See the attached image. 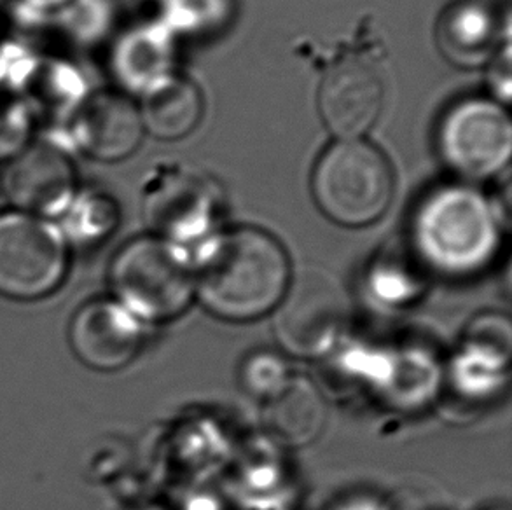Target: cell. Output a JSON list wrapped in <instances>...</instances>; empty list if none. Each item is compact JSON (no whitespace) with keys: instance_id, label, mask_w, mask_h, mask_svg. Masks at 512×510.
Instances as JSON below:
<instances>
[{"instance_id":"cell-1","label":"cell","mask_w":512,"mask_h":510,"mask_svg":"<svg viewBox=\"0 0 512 510\" xmlns=\"http://www.w3.org/2000/svg\"><path fill=\"white\" fill-rule=\"evenodd\" d=\"M196 299L228 322H252L273 313L292 278L282 243L264 229H228L193 252Z\"/></svg>"},{"instance_id":"cell-2","label":"cell","mask_w":512,"mask_h":510,"mask_svg":"<svg viewBox=\"0 0 512 510\" xmlns=\"http://www.w3.org/2000/svg\"><path fill=\"white\" fill-rule=\"evenodd\" d=\"M415 249L429 269L450 278L483 271L499 249V226L486 201L467 189H444L415 219Z\"/></svg>"},{"instance_id":"cell-3","label":"cell","mask_w":512,"mask_h":510,"mask_svg":"<svg viewBox=\"0 0 512 510\" xmlns=\"http://www.w3.org/2000/svg\"><path fill=\"white\" fill-rule=\"evenodd\" d=\"M109 278L116 301L144 324L172 322L196 299L193 255L160 236L121 247Z\"/></svg>"},{"instance_id":"cell-4","label":"cell","mask_w":512,"mask_h":510,"mask_svg":"<svg viewBox=\"0 0 512 510\" xmlns=\"http://www.w3.org/2000/svg\"><path fill=\"white\" fill-rule=\"evenodd\" d=\"M313 198L327 219L345 228H364L387 212L394 173L380 149L364 140H340L315 166Z\"/></svg>"},{"instance_id":"cell-5","label":"cell","mask_w":512,"mask_h":510,"mask_svg":"<svg viewBox=\"0 0 512 510\" xmlns=\"http://www.w3.org/2000/svg\"><path fill=\"white\" fill-rule=\"evenodd\" d=\"M352 303L331 271L305 268L292 273L289 287L273 310L278 345L296 359H326L345 339Z\"/></svg>"},{"instance_id":"cell-6","label":"cell","mask_w":512,"mask_h":510,"mask_svg":"<svg viewBox=\"0 0 512 510\" xmlns=\"http://www.w3.org/2000/svg\"><path fill=\"white\" fill-rule=\"evenodd\" d=\"M67 242L51 221L21 212L0 214V294L37 299L62 283Z\"/></svg>"},{"instance_id":"cell-7","label":"cell","mask_w":512,"mask_h":510,"mask_svg":"<svg viewBox=\"0 0 512 510\" xmlns=\"http://www.w3.org/2000/svg\"><path fill=\"white\" fill-rule=\"evenodd\" d=\"M79 189L74 152L49 135H35L0 172V191L14 210L44 221L60 219Z\"/></svg>"},{"instance_id":"cell-8","label":"cell","mask_w":512,"mask_h":510,"mask_svg":"<svg viewBox=\"0 0 512 510\" xmlns=\"http://www.w3.org/2000/svg\"><path fill=\"white\" fill-rule=\"evenodd\" d=\"M439 149L455 172L486 179L511 158L512 126L504 107L472 98L451 107L439 128Z\"/></svg>"},{"instance_id":"cell-9","label":"cell","mask_w":512,"mask_h":510,"mask_svg":"<svg viewBox=\"0 0 512 510\" xmlns=\"http://www.w3.org/2000/svg\"><path fill=\"white\" fill-rule=\"evenodd\" d=\"M44 135L62 138L74 154L100 163H116L137 151L144 125L139 105L125 91L91 90L62 133Z\"/></svg>"},{"instance_id":"cell-10","label":"cell","mask_w":512,"mask_h":510,"mask_svg":"<svg viewBox=\"0 0 512 510\" xmlns=\"http://www.w3.org/2000/svg\"><path fill=\"white\" fill-rule=\"evenodd\" d=\"M511 324L500 315H483L472 322L465 339L444 369V381L460 399L486 402L509 383Z\"/></svg>"},{"instance_id":"cell-11","label":"cell","mask_w":512,"mask_h":510,"mask_svg":"<svg viewBox=\"0 0 512 510\" xmlns=\"http://www.w3.org/2000/svg\"><path fill=\"white\" fill-rule=\"evenodd\" d=\"M90 91L88 77L76 56L35 44L16 97L27 105L37 128L62 133Z\"/></svg>"},{"instance_id":"cell-12","label":"cell","mask_w":512,"mask_h":510,"mask_svg":"<svg viewBox=\"0 0 512 510\" xmlns=\"http://www.w3.org/2000/svg\"><path fill=\"white\" fill-rule=\"evenodd\" d=\"M144 325L118 301L98 299L72 318L70 346L86 366L112 373L137 359L146 339Z\"/></svg>"},{"instance_id":"cell-13","label":"cell","mask_w":512,"mask_h":510,"mask_svg":"<svg viewBox=\"0 0 512 510\" xmlns=\"http://www.w3.org/2000/svg\"><path fill=\"white\" fill-rule=\"evenodd\" d=\"M385 88L380 74L360 60L327 70L319 88V111L327 130L340 140H357L380 118Z\"/></svg>"},{"instance_id":"cell-14","label":"cell","mask_w":512,"mask_h":510,"mask_svg":"<svg viewBox=\"0 0 512 510\" xmlns=\"http://www.w3.org/2000/svg\"><path fill=\"white\" fill-rule=\"evenodd\" d=\"M282 448L261 437L231 458L229 493L245 510H285L294 498L291 470Z\"/></svg>"},{"instance_id":"cell-15","label":"cell","mask_w":512,"mask_h":510,"mask_svg":"<svg viewBox=\"0 0 512 510\" xmlns=\"http://www.w3.org/2000/svg\"><path fill=\"white\" fill-rule=\"evenodd\" d=\"M327 407L319 386L301 374L263 404L264 437L282 449L310 446L324 432Z\"/></svg>"},{"instance_id":"cell-16","label":"cell","mask_w":512,"mask_h":510,"mask_svg":"<svg viewBox=\"0 0 512 510\" xmlns=\"http://www.w3.org/2000/svg\"><path fill=\"white\" fill-rule=\"evenodd\" d=\"M144 221L154 236L194 250L210 238V203L207 196L186 184L161 182L149 189L142 203Z\"/></svg>"},{"instance_id":"cell-17","label":"cell","mask_w":512,"mask_h":510,"mask_svg":"<svg viewBox=\"0 0 512 510\" xmlns=\"http://www.w3.org/2000/svg\"><path fill=\"white\" fill-rule=\"evenodd\" d=\"M436 39L446 60L460 67H478L488 62L497 48L499 21L481 2H457L441 14Z\"/></svg>"},{"instance_id":"cell-18","label":"cell","mask_w":512,"mask_h":510,"mask_svg":"<svg viewBox=\"0 0 512 510\" xmlns=\"http://www.w3.org/2000/svg\"><path fill=\"white\" fill-rule=\"evenodd\" d=\"M139 111L144 131L161 140H177L200 123L203 98L187 79L165 76L144 91Z\"/></svg>"},{"instance_id":"cell-19","label":"cell","mask_w":512,"mask_h":510,"mask_svg":"<svg viewBox=\"0 0 512 510\" xmlns=\"http://www.w3.org/2000/svg\"><path fill=\"white\" fill-rule=\"evenodd\" d=\"M444 385V367L422 346L392 348L387 383L380 399L399 411H418L436 399Z\"/></svg>"},{"instance_id":"cell-20","label":"cell","mask_w":512,"mask_h":510,"mask_svg":"<svg viewBox=\"0 0 512 510\" xmlns=\"http://www.w3.org/2000/svg\"><path fill=\"white\" fill-rule=\"evenodd\" d=\"M114 20L112 0H69L56 13L32 20L30 25L51 34V49L74 56L76 51L100 46L111 34Z\"/></svg>"},{"instance_id":"cell-21","label":"cell","mask_w":512,"mask_h":510,"mask_svg":"<svg viewBox=\"0 0 512 510\" xmlns=\"http://www.w3.org/2000/svg\"><path fill=\"white\" fill-rule=\"evenodd\" d=\"M168 453L177 469L186 476L207 479L215 470L229 465L235 448L215 421L194 418L173 430L168 439Z\"/></svg>"},{"instance_id":"cell-22","label":"cell","mask_w":512,"mask_h":510,"mask_svg":"<svg viewBox=\"0 0 512 510\" xmlns=\"http://www.w3.org/2000/svg\"><path fill=\"white\" fill-rule=\"evenodd\" d=\"M65 242L83 247L97 245L114 233L119 222V207L111 194L98 189H79L76 198L60 217Z\"/></svg>"},{"instance_id":"cell-23","label":"cell","mask_w":512,"mask_h":510,"mask_svg":"<svg viewBox=\"0 0 512 510\" xmlns=\"http://www.w3.org/2000/svg\"><path fill=\"white\" fill-rule=\"evenodd\" d=\"M112 72L125 88L146 91L163 79V48L147 30H133L121 37L112 51Z\"/></svg>"},{"instance_id":"cell-24","label":"cell","mask_w":512,"mask_h":510,"mask_svg":"<svg viewBox=\"0 0 512 510\" xmlns=\"http://www.w3.org/2000/svg\"><path fill=\"white\" fill-rule=\"evenodd\" d=\"M367 296L385 310H401L425 292V280L406 259L385 255L371 264L366 275Z\"/></svg>"},{"instance_id":"cell-25","label":"cell","mask_w":512,"mask_h":510,"mask_svg":"<svg viewBox=\"0 0 512 510\" xmlns=\"http://www.w3.org/2000/svg\"><path fill=\"white\" fill-rule=\"evenodd\" d=\"M238 376L243 390L264 404L289 383L292 373L282 355L261 350L250 353L243 359Z\"/></svg>"},{"instance_id":"cell-26","label":"cell","mask_w":512,"mask_h":510,"mask_svg":"<svg viewBox=\"0 0 512 510\" xmlns=\"http://www.w3.org/2000/svg\"><path fill=\"white\" fill-rule=\"evenodd\" d=\"M37 135L34 118L20 98L0 93V163L20 154Z\"/></svg>"},{"instance_id":"cell-27","label":"cell","mask_w":512,"mask_h":510,"mask_svg":"<svg viewBox=\"0 0 512 510\" xmlns=\"http://www.w3.org/2000/svg\"><path fill=\"white\" fill-rule=\"evenodd\" d=\"M27 23L11 0H0V44L25 34Z\"/></svg>"},{"instance_id":"cell-28","label":"cell","mask_w":512,"mask_h":510,"mask_svg":"<svg viewBox=\"0 0 512 510\" xmlns=\"http://www.w3.org/2000/svg\"><path fill=\"white\" fill-rule=\"evenodd\" d=\"M69 0H11L21 16L27 21L41 20L49 14L56 13L60 7L65 6Z\"/></svg>"},{"instance_id":"cell-29","label":"cell","mask_w":512,"mask_h":510,"mask_svg":"<svg viewBox=\"0 0 512 510\" xmlns=\"http://www.w3.org/2000/svg\"><path fill=\"white\" fill-rule=\"evenodd\" d=\"M182 510H224V504L214 491L193 490L184 498Z\"/></svg>"},{"instance_id":"cell-30","label":"cell","mask_w":512,"mask_h":510,"mask_svg":"<svg viewBox=\"0 0 512 510\" xmlns=\"http://www.w3.org/2000/svg\"><path fill=\"white\" fill-rule=\"evenodd\" d=\"M333 510H390V507L383 498L374 495H355L340 502Z\"/></svg>"},{"instance_id":"cell-31","label":"cell","mask_w":512,"mask_h":510,"mask_svg":"<svg viewBox=\"0 0 512 510\" xmlns=\"http://www.w3.org/2000/svg\"><path fill=\"white\" fill-rule=\"evenodd\" d=\"M139 510H163V509H160V507H144V509H139Z\"/></svg>"}]
</instances>
